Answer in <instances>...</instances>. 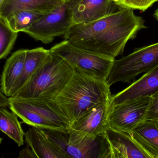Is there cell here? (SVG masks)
Wrapping results in <instances>:
<instances>
[{"label": "cell", "instance_id": "cell-12", "mask_svg": "<svg viewBox=\"0 0 158 158\" xmlns=\"http://www.w3.org/2000/svg\"><path fill=\"white\" fill-rule=\"evenodd\" d=\"M24 138L27 146L39 158H72L51 141L43 129L31 127L25 133Z\"/></svg>", "mask_w": 158, "mask_h": 158}, {"label": "cell", "instance_id": "cell-5", "mask_svg": "<svg viewBox=\"0 0 158 158\" xmlns=\"http://www.w3.org/2000/svg\"><path fill=\"white\" fill-rule=\"evenodd\" d=\"M44 130L51 141L72 158H102L111 148L106 134L94 135L71 128L67 132Z\"/></svg>", "mask_w": 158, "mask_h": 158}, {"label": "cell", "instance_id": "cell-22", "mask_svg": "<svg viewBox=\"0 0 158 158\" xmlns=\"http://www.w3.org/2000/svg\"><path fill=\"white\" fill-rule=\"evenodd\" d=\"M122 8L138 9L144 12L158 0H113Z\"/></svg>", "mask_w": 158, "mask_h": 158}, {"label": "cell", "instance_id": "cell-9", "mask_svg": "<svg viewBox=\"0 0 158 158\" xmlns=\"http://www.w3.org/2000/svg\"><path fill=\"white\" fill-rule=\"evenodd\" d=\"M69 2L73 25L93 22L123 9L113 0H72Z\"/></svg>", "mask_w": 158, "mask_h": 158}, {"label": "cell", "instance_id": "cell-23", "mask_svg": "<svg viewBox=\"0 0 158 158\" xmlns=\"http://www.w3.org/2000/svg\"><path fill=\"white\" fill-rule=\"evenodd\" d=\"M151 97V101L147 112L145 120L155 121L158 119V92Z\"/></svg>", "mask_w": 158, "mask_h": 158}, {"label": "cell", "instance_id": "cell-27", "mask_svg": "<svg viewBox=\"0 0 158 158\" xmlns=\"http://www.w3.org/2000/svg\"><path fill=\"white\" fill-rule=\"evenodd\" d=\"M102 158H112V151H111V147L110 149H109L105 154Z\"/></svg>", "mask_w": 158, "mask_h": 158}, {"label": "cell", "instance_id": "cell-15", "mask_svg": "<svg viewBox=\"0 0 158 158\" xmlns=\"http://www.w3.org/2000/svg\"><path fill=\"white\" fill-rule=\"evenodd\" d=\"M51 54V50L43 47L26 50L23 71L20 79L15 86L13 96L25 86Z\"/></svg>", "mask_w": 158, "mask_h": 158}, {"label": "cell", "instance_id": "cell-17", "mask_svg": "<svg viewBox=\"0 0 158 158\" xmlns=\"http://www.w3.org/2000/svg\"><path fill=\"white\" fill-rule=\"evenodd\" d=\"M131 135L150 155L158 158V126L155 121H144L132 131Z\"/></svg>", "mask_w": 158, "mask_h": 158}, {"label": "cell", "instance_id": "cell-28", "mask_svg": "<svg viewBox=\"0 0 158 158\" xmlns=\"http://www.w3.org/2000/svg\"><path fill=\"white\" fill-rule=\"evenodd\" d=\"M154 16L156 18V19L158 21V8L156 10L155 14H154Z\"/></svg>", "mask_w": 158, "mask_h": 158}, {"label": "cell", "instance_id": "cell-30", "mask_svg": "<svg viewBox=\"0 0 158 158\" xmlns=\"http://www.w3.org/2000/svg\"><path fill=\"white\" fill-rule=\"evenodd\" d=\"M2 138H0V145H1V143H2Z\"/></svg>", "mask_w": 158, "mask_h": 158}, {"label": "cell", "instance_id": "cell-16", "mask_svg": "<svg viewBox=\"0 0 158 158\" xmlns=\"http://www.w3.org/2000/svg\"><path fill=\"white\" fill-rule=\"evenodd\" d=\"M65 2L64 0H5L0 10V16L5 18L17 9L46 14Z\"/></svg>", "mask_w": 158, "mask_h": 158}, {"label": "cell", "instance_id": "cell-24", "mask_svg": "<svg viewBox=\"0 0 158 158\" xmlns=\"http://www.w3.org/2000/svg\"><path fill=\"white\" fill-rule=\"evenodd\" d=\"M18 158H39L33 151L27 146L20 150Z\"/></svg>", "mask_w": 158, "mask_h": 158}, {"label": "cell", "instance_id": "cell-14", "mask_svg": "<svg viewBox=\"0 0 158 158\" xmlns=\"http://www.w3.org/2000/svg\"><path fill=\"white\" fill-rule=\"evenodd\" d=\"M106 134L110 145L128 158H156L135 142L129 134L110 128Z\"/></svg>", "mask_w": 158, "mask_h": 158}, {"label": "cell", "instance_id": "cell-32", "mask_svg": "<svg viewBox=\"0 0 158 158\" xmlns=\"http://www.w3.org/2000/svg\"><path fill=\"white\" fill-rule=\"evenodd\" d=\"M64 1H65V2H69V1H72V0H64Z\"/></svg>", "mask_w": 158, "mask_h": 158}, {"label": "cell", "instance_id": "cell-8", "mask_svg": "<svg viewBox=\"0 0 158 158\" xmlns=\"http://www.w3.org/2000/svg\"><path fill=\"white\" fill-rule=\"evenodd\" d=\"M151 97H139L121 104L111 105L108 118L109 128L131 135L145 120Z\"/></svg>", "mask_w": 158, "mask_h": 158}, {"label": "cell", "instance_id": "cell-19", "mask_svg": "<svg viewBox=\"0 0 158 158\" xmlns=\"http://www.w3.org/2000/svg\"><path fill=\"white\" fill-rule=\"evenodd\" d=\"M6 108L0 107V131L21 146L24 143L25 132L17 116Z\"/></svg>", "mask_w": 158, "mask_h": 158}, {"label": "cell", "instance_id": "cell-31", "mask_svg": "<svg viewBox=\"0 0 158 158\" xmlns=\"http://www.w3.org/2000/svg\"><path fill=\"white\" fill-rule=\"evenodd\" d=\"M155 122H156V124H157L158 126V119L156 120H155Z\"/></svg>", "mask_w": 158, "mask_h": 158}, {"label": "cell", "instance_id": "cell-6", "mask_svg": "<svg viewBox=\"0 0 158 158\" xmlns=\"http://www.w3.org/2000/svg\"><path fill=\"white\" fill-rule=\"evenodd\" d=\"M158 66V42L135 49L132 53L115 60L107 80L110 85L118 82L131 83L139 74Z\"/></svg>", "mask_w": 158, "mask_h": 158}, {"label": "cell", "instance_id": "cell-10", "mask_svg": "<svg viewBox=\"0 0 158 158\" xmlns=\"http://www.w3.org/2000/svg\"><path fill=\"white\" fill-rule=\"evenodd\" d=\"M110 103V99L95 106L71 123L70 128L94 135L105 134L109 129Z\"/></svg>", "mask_w": 158, "mask_h": 158}, {"label": "cell", "instance_id": "cell-4", "mask_svg": "<svg viewBox=\"0 0 158 158\" xmlns=\"http://www.w3.org/2000/svg\"><path fill=\"white\" fill-rule=\"evenodd\" d=\"M50 50L66 61L74 70L104 81H107L115 60L80 48L67 40L55 44Z\"/></svg>", "mask_w": 158, "mask_h": 158}, {"label": "cell", "instance_id": "cell-20", "mask_svg": "<svg viewBox=\"0 0 158 158\" xmlns=\"http://www.w3.org/2000/svg\"><path fill=\"white\" fill-rule=\"evenodd\" d=\"M45 15L25 9H17L4 18L10 27L15 32H25L38 19Z\"/></svg>", "mask_w": 158, "mask_h": 158}, {"label": "cell", "instance_id": "cell-25", "mask_svg": "<svg viewBox=\"0 0 158 158\" xmlns=\"http://www.w3.org/2000/svg\"><path fill=\"white\" fill-rule=\"evenodd\" d=\"M9 106V98L3 94L0 89V107H7Z\"/></svg>", "mask_w": 158, "mask_h": 158}, {"label": "cell", "instance_id": "cell-1", "mask_svg": "<svg viewBox=\"0 0 158 158\" xmlns=\"http://www.w3.org/2000/svg\"><path fill=\"white\" fill-rule=\"evenodd\" d=\"M147 28L142 17L123 8L93 22L73 25L63 37L80 48L115 59L123 55L130 40Z\"/></svg>", "mask_w": 158, "mask_h": 158}, {"label": "cell", "instance_id": "cell-11", "mask_svg": "<svg viewBox=\"0 0 158 158\" xmlns=\"http://www.w3.org/2000/svg\"><path fill=\"white\" fill-rule=\"evenodd\" d=\"M158 92V66L121 92L112 96L110 105H118L139 97H151Z\"/></svg>", "mask_w": 158, "mask_h": 158}, {"label": "cell", "instance_id": "cell-3", "mask_svg": "<svg viewBox=\"0 0 158 158\" xmlns=\"http://www.w3.org/2000/svg\"><path fill=\"white\" fill-rule=\"evenodd\" d=\"M73 72L74 69L66 61L51 52L25 86L11 98L54 100L65 86Z\"/></svg>", "mask_w": 158, "mask_h": 158}, {"label": "cell", "instance_id": "cell-13", "mask_svg": "<svg viewBox=\"0 0 158 158\" xmlns=\"http://www.w3.org/2000/svg\"><path fill=\"white\" fill-rule=\"evenodd\" d=\"M26 50L21 49L13 53L6 60L1 78V90L8 98L13 96L15 86L23 71Z\"/></svg>", "mask_w": 158, "mask_h": 158}, {"label": "cell", "instance_id": "cell-29", "mask_svg": "<svg viewBox=\"0 0 158 158\" xmlns=\"http://www.w3.org/2000/svg\"><path fill=\"white\" fill-rule=\"evenodd\" d=\"M5 0H0V10H1V7L3 3L4 2Z\"/></svg>", "mask_w": 158, "mask_h": 158}, {"label": "cell", "instance_id": "cell-7", "mask_svg": "<svg viewBox=\"0 0 158 158\" xmlns=\"http://www.w3.org/2000/svg\"><path fill=\"white\" fill-rule=\"evenodd\" d=\"M72 26L69 1L44 15L24 32L36 40L48 44L56 37L64 36Z\"/></svg>", "mask_w": 158, "mask_h": 158}, {"label": "cell", "instance_id": "cell-2", "mask_svg": "<svg viewBox=\"0 0 158 158\" xmlns=\"http://www.w3.org/2000/svg\"><path fill=\"white\" fill-rule=\"evenodd\" d=\"M107 81L74 70L61 93L54 99L70 124L96 105L111 98Z\"/></svg>", "mask_w": 158, "mask_h": 158}, {"label": "cell", "instance_id": "cell-21", "mask_svg": "<svg viewBox=\"0 0 158 158\" xmlns=\"http://www.w3.org/2000/svg\"><path fill=\"white\" fill-rule=\"evenodd\" d=\"M18 36V33L10 27L4 18L0 16V60L9 54Z\"/></svg>", "mask_w": 158, "mask_h": 158}, {"label": "cell", "instance_id": "cell-26", "mask_svg": "<svg viewBox=\"0 0 158 158\" xmlns=\"http://www.w3.org/2000/svg\"><path fill=\"white\" fill-rule=\"evenodd\" d=\"M112 151V158H128L124 154L119 151L118 149L111 145Z\"/></svg>", "mask_w": 158, "mask_h": 158}, {"label": "cell", "instance_id": "cell-18", "mask_svg": "<svg viewBox=\"0 0 158 158\" xmlns=\"http://www.w3.org/2000/svg\"><path fill=\"white\" fill-rule=\"evenodd\" d=\"M8 98L9 108L18 117L20 118L24 123L30 125L31 127H37L43 130L60 131L67 132L57 124L44 118L33 110L23 106L17 100L11 98Z\"/></svg>", "mask_w": 158, "mask_h": 158}]
</instances>
